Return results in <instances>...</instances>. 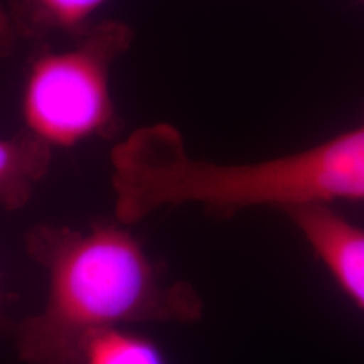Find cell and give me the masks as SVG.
I'll return each instance as SVG.
<instances>
[{
  "label": "cell",
  "mask_w": 364,
  "mask_h": 364,
  "mask_svg": "<svg viewBox=\"0 0 364 364\" xmlns=\"http://www.w3.org/2000/svg\"><path fill=\"white\" fill-rule=\"evenodd\" d=\"M27 254L49 277L43 311L14 326L27 364H78L95 333L131 323H192L203 304L185 282L166 284L132 235L112 224L81 232L41 224Z\"/></svg>",
  "instance_id": "cell-1"
},
{
  "label": "cell",
  "mask_w": 364,
  "mask_h": 364,
  "mask_svg": "<svg viewBox=\"0 0 364 364\" xmlns=\"http://www.w3.org/2000/svg\"><path fill=\"white\" fill-rule=\"evenodd\" d=\"M159 189L170 207L193 203L221 218L252 207L364 201V123L308 150L255 164L220 165L177 151L162 166Z\"/></svg>",
  "instance_id": "cell-2"
},
{
  "label": "cell",
  "mask_w": 364,
  "mask_h": 364,
  "mask_svg": "<svg viewBox=\"0 0 364 364\" xmlns=\"http://www.w3.org/2000/svg\"><path fill=\"white\" fill-rule=\"evenodd\" d=\"M75 46L39 54L30 64L22 95L26 131L49 147H73L117 127L109 69L130 46L122 22L91 26Z\"/></svg>",
  "instance_id": "cell-3"
},
{
  "label": "cell",
  "mask_w": 364,
  "mask_h": 364,
  "mask_svg": "<svg viewBox=\"0 0 364 364\" xmlns=\"http://www.w3.org/2000/svg\"><path fill=\"white\" fill-rule=\"evenodd\" d=\"M282 210L340 289L364 312V228L324 203L297 204Z\"/></svg>",
  "instance_id": "cell-4"
},
{
  "label": "cell",
  "mask_w": 364,
  "mask_h": 364,
  "mask_svg": "<svg viewBox=\"0 0 364 364\" xmlns=\"http://www.w3.org/2000/svg\"><path fill=\"white\" fill-rule=\"evenodd\" d=\"M50 162L52 147L28 131L0 138V205L7 210L23 208Z\"/></svg>",
  "instance_id": "cell-5"
},
{
  "label": "cell",
  "mask_w": 364,
  "mask_h": 364,
  "mask_svg": "<svg viewBox=\"0 0 364 364\" xmlns=\"http://www.w3.org/2000/svg\"><path fill=\"white\" fill-rule=\"evenodd\" d=\"M108 0H13L10 16L19 34L60 30L81 36Z\"/></svg>",
  "instance_id": "cell-6"
},
{
  "label": "cell",
  "mask_w": 364,
  "mask_h": 364,
  "mask_svg": "<svg viewBox=\"0 0 364 364\" xmlns=\"http://www.w3.org/2000/svg\"><path fill=\"white\" fill-rule=\"evenodd\" d=\"M78 364H168V360L153 340L117 326L88 338Z\"/></svg>",
  "instance_id": "cell-7"
},
{
  "label": "cell",
  "mask_w": 364,
  "mask_h": 364,
  "mask_svg": "<svg viewBox=\"0 0 364 364\" xmlns=\"http://www.w3.org/2000/svg\"><path fill=\"white\" fill-rule=\"evenodd\" d=\"M18 33L14 26L10 13L0 4V57L13 52Z\"/></svg>",
  "instance_id": "cell-8"
},
{
  "label": "cell",
  "mask_w": 364,
  "mask_h": 364,
  "mask_svg": "<svg viewBox=\"0 0 364 364\" xmlns=\"http://www.w3.org/2000/svg\"><path fill=\"white\" fill-rule=\"evenodd\" d=\"M1 299H3V297H1V290H0V326L1 328H9V323L6 321V318L3 317V312H1Z\"/></svg>",
  "instance_id": "cell-9"
}]
</instances>
